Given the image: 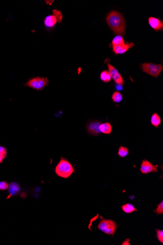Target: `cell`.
Listing matches in <instances>:
<instances>
[{"mask_svg":"<svg viewBox=\"0 0 163 245\" xmlns=\"http://www.w3.org/2000/svg\"><path fill=\"white\" fill-rule=\"evenodd\" d=\"M8 188H9V189H10L9 190H10V193L12 195H15L17 193L19 192V189H20L19 185L17 184L16 183H12L10 185V188L8 187Z\"/></svg>","mask_w":163,"mask_h":245,"instance_id":"15","label":"cell"},{"mask_svg":"<svg viewBox=\"0 0 163 245\" xmlns=\"http://www.w3.org/2000/svg\"><path fill=\"white\" fill-rule=\"evenodd\" d=\"M100 78L102 81L104 82H108L111 81V79L110 73L107 70H105L101 73L100 75Z\"/></svg>","mask_w":163,"mask_h":245,"instance_id":"16","label":"cell"},{"mask_svg":"<svg viewBox=\"0 0 163 245\" xmlns=\"http://www.w3.org/2000/svg\"><path fill=\"white\" fill-rule=\"evenodd\" d=\"M55 171L56 174L59 177L68 179L74 172L75 169L70 162L62 158L56 165Z\"/></svg>","mask_w":163,"mask_h":245,"instance_id":"2","label":"cell"},{"mask_svg":"<svg viewBox=\"0 0 163 245\" xmlns=\"http://www.w3.org/2000/svg\"><path fill=\"white\" fill-rule=\"evenodd\" d=\"M134 46V44L132 43L127 44H123L122 45L113 46V51L116 54H123V53H126L129 49L132 48Z\"/></svg>","mask_w":163,"mask_h":245,"instance_id":"8","label":"cell"},{"mask_svg":"<svg viewBox=\"0 0 163 245\" xmlns=\"http://www.w3.org/2000/svg\"><path fill=\"white\" fill-rule=\"evenodd\" d=\"M117 228L115 222L111 219H102L99 223L98 228L101 231L108 235H113Z\"/></svg>","mask_w":163,"mask_h":245,"instance_id":"4","label":"cell"},{"mask_svg":"<svg viewBox=\"0 0 163 245\" xmlns=\"http://www.w3.org/2000/svg\"><path fill=\"white\" fill-rule=\"evenodd\" d=\"M106 21L114 33L119 35L124 34L126 23L123 16L119 12L111 11L107 15Z\"/></svg>","mask_w":163,"mask_h":245,"instance_id":"1","label":"cell"},{"mask_svg":"<svg viewBox=\"0 0 163 245\" xmlns=\"http://www.w3.org/2000/svg\"><path fill=\"white\" fill-rule=\"evenodd\" d=\"M161 120L159 116L156 113H154L152 116L151 118V123L152 125L158 128L159 126L161 125Z\"/></svg>","mask_w":163,"mask_h":245,"instance_id":"13","label":"cell"},{"mask_svg":"<svg viewBox=\"0 0 163 245\" xmlns=\"http://www.w3.org/2000/svg\"><path fill=\"white\" fill-rule=\"evenodd\" d=\"M116 87V89L117 90L121 91L123 90V87L121 85L118 84Z\"/></svg>","mask_w":163,"mask_h":245,"instance_id":"25","label":"cell"},{"mask_svg":"<svg viewBox=\"0 0 163 245\" xmlns=\"http://www.w3.org/2000/svg\"><path fill=\"white\" fill-rule=\"evenodd\" d=\"M53 15L56 17V19L58 22L61 23L63 20V15L61 13V11H58L57 10H54L52 11Z\"/></svg>","mask_w":163,"mask_h":245,"instance_id":"20","label":"cell"},{"mask_svg":"<svg viewBox=\"0 0 163 245\" xmlns=\"http://www.w3.org/2000/svg\"><path fill=\"white\" fill-rule=\"evenodd\" d=\"M123 212L126 213H131L134 211H137V209L134 208V205L131 204H127L122 206Z\"/></svg>","mask_w":163,"mask_h":245,"instance_id":"14","label":"cell"},{"mask_svg":"<svg viewBox=\"0 0 163 245\" xmlns=\"http://www.w3.org/2000/svg\"><path fill=\"white\" fill-rule=\"evenodd\" d=\"M156 235L158 240L160 243H163V231L162 230H157Z\"/></svg>","mask_w":163,"mask_h":245,"instance_id":"21","label":"cell"},{"mask_svg":"<svg viewBox=\"0 0 163 245\" xmlns=\"http://www.w3.org/2000/svg\"><path fill=\"white\" fill-rule=\"evenodd\" d=\"M156 213L158 215L162 214L163 213V202L162 201L161 203L158 205L155 210Z\"/></svg>","mask_w":163,"mask_h":245,"instance_id":"22","label":"cell"},{"mask_svg":"<svg viewBox=\"0 0 163 245\" xmlns=\"http://www.w3.org/2000/svg\"><path fill=\"white\" fill-rule=\"evenodd\" d=\"M148 22H149L150 26L154 29H155V31H160V30L163 29V22L159 20L158 19L151 17L148 19Z\"/></svg>","mask_w":163,"mask_h":245,"instance_id":"10","label":"cell"},{"mask_svg":"<svg viewBox=\"0 0 163 245\" xmlns=\"http://www.w3.org/2000/svg\"><path fill=\"white\" fill-rule=\"evenodd\" d=\"M112 99L113 102L119 103L122 100V95L119 91H115L112 95Z\"/></svg>","mask_w":163,"mask_h":245,"instance_id":"18","label":"cell"},{"mask_svg":"<svg viewBox=\"0 0 163 245\" xmlns=\"http://www.w3.org/2000/svg\"><path fill=\"white\" fill-rule=\"evenodd\" d=\"M100 125L101 123L98 121H93L90 123L86 127L87 131L92 135H98L100 132L99 130V126Z\"/></svg>","mask_w":163,"mask_h":245,"instance_id":"9","label":"cell"},{"mask_svg":"<svg viewBox=\"0 0 163 245\" xmlns=\"http://www.w3.org/2000/svg\"><path fill=\"white\" fill-rule=\"evenodd\" d=\"M7 155V150L4 151H0V163H2V161L5 159Z\"/></svg>","mask_w":163,"mask_h":245,"instance_id":"24","label":"cell"},{"mask_svg":"<svg viewBox=\"0 0 163 245\" xmlns=\"http://www.w3.org/2000/svg\"><path fill=\"white\" fill-rule=\"evenodd\" d=\"M9 185L6 182L2 181L0 182V190H5L8 188Z\"/></svg>","mask_w":163,"mask_h":245,"instance_id":"23","label":"cell"},{"mask_svg":"<svg viewBox=\"0 0 163 245\" xmlns=\"http://www.w3.org/2000/svg\"><path fill=\"white\" fill-rule=\"evenodd\" d=\"M125 44L123 38L121 36L117 35L116 36L114 37V39L112 40V46H116V45H120Z\"/></svg>","mask_w":163,"mask_h":245,"instance_id":"19","label":"cell"},{"mask_svg":"<svg viewBox=\"0 0 163 245\" xmlns=\"http://www.w3.org/2000/svg\"><path fill=\"white\" fill-rule=\"evenodd\" d=\"M107 66L111 78L113 79L117 84L121 85H123L124 81L122 76L120 74L119 72L110 63L107 64Z\"/></svg>","mask_w":163,"mask_h":245,"instance_id":"7","label":"cell"},{"mask_svg":"<svg viewBox=\"0 0 163 245\" xmlns=\"http://www.w3.org/2000/svg\"><path fill=\"white\" fill-rule=\"evenodd\" d=\"M99 130L104 134H110L112 131V127L108 122L102 123L99 126Z\"/></svg>","mask_w":163,"mask_h":245,"instance_id":"11","label":"cell"},{"mask_svg":"<svg viewBox=\"0 0 163 245\" xmlns=\"http://www.w3.org/2000/svg\"><path fill=\"white\" fill-rule=\"evenodd\" d=\"M48 83L49 81L48 80L47 78H41L38 76L29 79L24 84V86L32 88L33 89L41 91L47 86L48 85Z\"/></svg>","mask_w":163,"mask_h":245,"instance_id":"3","label":"cell"},{"mask_svg":"<svg viewBox=\"0 0 163 245\" xmlns=\"http://www.w3.org/2000/svg\"><path fill=\"white\" fill-rule=\"evenodd\" d=\"M158 167V165H153L149 161L144 160L141 163L140 170L141 172L144 174H147L154 172H157Z\"/></svg>","mask_w":163,"mask_h":245,"instance_id":"6","label":"cell"},{"mask_svg":"<svg viewBox=\"0 0 163 245\" xmlns=\"http://www.w3.org/2000/svg\"><path fill=\"white\" fill-rule=\"evenodd\" d=\"M128 153H129V151H128V149L127 147L121 146L119 148V150H118V154L120 157L124 158L128 155Z\"/></svg>","mask_w":163,"mask_h":245,"instance_id":"17","label":"cell"},{"mask_svg":"<svg viewBox=\"0 0 163 245\" xmlns=\"http://www.w3.org/2000/svg\"><path fill=\"white\" fill-rule=\"evenodd\" d=\"M141 67L144 72L156 78L158 77L163 69L162 65L150 63H144L141 64Z\"/></svg>","mask_w":163,"mask_h":245,"instance_id":"5","label":"cell"},{"mask_svg":"<svg viewBox=\"0 0 163 245\" xmlns=\"http://www.w3.org/2000/svg\"><path fill=\"white\" fill-rule=\"evenodd\" d=\"M57 21L56 17L54 15L48 16L44 20V24L47 27H53L55 26Z\"/></svg>","mask_w":163,"mask_h":245,"instance_id":"12","label":"cell"}]
</instances>
